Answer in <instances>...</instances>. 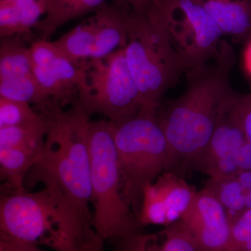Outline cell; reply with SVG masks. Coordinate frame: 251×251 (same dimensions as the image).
Listing matches in <instances>:
<instances>
[{
    "label": "cell",
    "instance_id": "1",
    "mask_svg": "<svg viewBox=\"0 0 251 251\" xmlns=\"http://www.w3.org/2000/svg\"><path fill=\"white\" fill-rule=\"evenodd\" d=\"M235 57L226 41L205 65L187 73L186 90L158 110V120L168 140L166 171L179 175L197 171L220 120L232 108L239 94L230 84Z\"/></svg>",
    "mask_w": 251,
    "mask_h": 251
},
{
    "label": "cell",
    "instance_id": "2",
    "mask_svg": "<svg viewBox=\"0 0 251 251\" xmlns=\"http://www.w3.org/2000/svg\"><path fill=\"white\" fill-rule=\"evenodd\" d=\"M36 192L1 195L0 233L54 251H103L104 241L52 181Z\"/></svg>",
    "mask_w": 251,
    "mask_h": 251
},
{
    "label": "cell",
    "instance_id": "3",
    "mask_svg": "<svg viewBox=\"0 0 251 251\" xmlns=\"http://www.w3.org/2000/svg\"><path fill=\"white\" fill-rule=\"evenodd\" d=\"M39 114L48 129L40 156L31 168L34 179L54 182L80 214L94 224L90 207V117L76 105L64 112L56 101Z\"/></svg>",
    "mask_w": 251,
    "mask_h": 251
},
{
    "label": "cell",
    "instance_id": "4",
    "mask_svg": "<svg viewBox=\"0 0 251 251\" xmlns=\"http://www.w3.org/2000/svg\"><path fill=\"white\" fill-rule=\"evenodd\" d=\"M128 29L125 58L141 94L143 111L158 112L165 94L187 68L152 6L128 14Z\"/></svg>",
    "mask_w": 251,
    "mask_h": 251
},
{
    "label": "cell",
    "instance_id": "5",
    "mask_svg": "<svg viewBox=\"0 0 251 251\" xmlns=\"http://www.w3.org/2000/svg\"><path fill=\"white\" fill-rule=\"evenodd\" d=\"M88 143L94 228L104 242L140 232L136 216L122 196L120 166L109 120L90 121Z\"/></svg>",
    "mask_w": 251,
    "mask_h": 251
},
{
    "label": "cell",
    "instance_id": "6",
    "mask_svg": "<svg viewBox=\"0 0 251 251\" xmlns=\"http://www.w3.org/2000/svg\"><path fill=\"white\" fill-rule=\"evenodd\" d=\"M157 113L142 111L125 121H110L122 194L130 208L137 207L142 201L144 187L154 182L169 163V146Z\"/></svg>",
    "mask_w": 251,
    "mask_h": 251
},
{
    "label": "cell",
    "instance_id": "7",
    "mask_svg": "<svg viewBox=\"0 0 251 251\" xmlns=\"http://www.w3.org/2000/svg\"><path fill=\"white\" fill-rule=\"evenodd\" d=\"M82 66L84 75L77 87L76 105L86 115L99 114L117 123L143 111V99L124 49L103 59L82 62Z\"/></svg>",
    "mask_w": 251,
    "mask_h": 251
},
{
    "label": "cell",
    "instance_id": "8",
    "mask_svg": "<svg viewBox=\"0 0 251 251\" xmlns=\"http://www.w3.org/2000/svg\"><path fill=\"white\" fill-rule=\"evenodd\" d=\"M152 6L188 72L215 58L222 32L198 0H158Z\"/></svg>",
    "mask_w": 251,
    "mask_h": 251
},
{
    "label": "cell",
    "instance_id": "9",
    "mask_svg": "<svg viewBox=\"0 0 251 251\" xmlns=\"http://www.w3.org/2000/svg\"><path fill=\"white\" fill-rule=\"evenodd\" d=\"M181 222L193 237L198 251H226L230 239L232 221L210 190L197 191Z\"/></svg>",
    "mask_w": 251,
    "mask_h": 251
},
{
    "label": "cell",
    "instance_id": "10",
    "mask_svg": "<svg viewBox=\"0 0 251 251\" xmlns=\"http://www.w3.org/2000/svg\"><path fill=\"white\" fill-rule=\"evenodd\" d=\"M32 74L46 93L55 101L65 100L77 90L83 77L82 64L67 57L53 42L41 39L29 48Z\"/></svg>",
    "mask_w": 251,
    "mask_h": 251
},
{
    "label": "cell",
    "instance_id": "11",
    "mask_svg": "<svg viewBox=\"0 0 251 251\" xmlns=\"http://www.w3.org/2000/svg\"><path fill=\"white\" fill-rule=\"evenodd\" d=\"M115 251H198L181 220L153 233L142 231L112 241Z\"/></svg>",
    "mask_w": 251,
    "mask_h": 251
},
{
    "label": "cell",
    "instance_id": "12",
    "mask_svg": "<svg viewBox=\"0 0 251 251\" xmlns=\"http://www.w3.org/2000/svg\"><path fill=\"white\" fill-rule=\"evenodd\" d=\"M128 16L105 4L95 11V44L90 59H103L125 49L128 39Z\"/></svg>",
    "mask_w": 251,
    "mask_h": 251
},
{
    "label": "cell",
    "instance_id": "13",
    "mask_svg": "<svg viewBox=\"0 0 251 251\" xmlns=\"http://www.w3.org/2000/svg\"><path fill=\"white\" fill-rule=\"evenodd\" d=\"M223 35L238 41L251 39V0H202L201 1Z\"/></svg>",
    "mask_w": 251,
    "mask_h": 251
},
{
    "label": "cell",
    "instance_id": "14",
    "mask_svg": "<svg viewBox=\"0 0 251 251\" xmlns=\"http://www.w3.org/2000/svg\"><path fill=\"white\" fill-rule=\"evenodd\" d=\"M229 110L218 124L200 161L197 171L207 175L220 160L237 151L247 141L244 132L229 113Z\"/></svg>",
    "mask_w": 251,
    "mask_h": 251
},
{
    "label": "cell",
    "instance_id": "15",
    "mask_svg": "<svg viewBox=\"0 0 251 251\" xmlns=\"http://www.w3.org/2000/svg\"><path fill=\"white\" fill-rule=\"evenodd\" d=\"M166 206L168 226L181 219L188 209L197 191L179 175L164 172L153 182Z\"/></svg>",
    "mask_w": 251,
    "mask_h": 251
},
{
    "label": "cell",
    "instance_id": "16",
    "mask_svg": "<svg viewBox=\"0 0 251 251\" xmlns=\"http://www.w3.org/2000/svg\"><path fill=\"white\" fill-rule=\"evenodd\" d=\"M42 150L23 148H0V173L9 192L23 191L26 175L34 166Z\"/></svg>",
    "mask_w": 251,
    "mask_h": 251
},
{
    "label": "cell",
    "instance_id": "17",
    "mask_svg": "<svg viewBox=\"0 0 251 251\" xmlns=\"http://www.w3.org/2000/svg\"><path fill=\"white\" fill-rule=\"evenodd\" d=\"M105 0H49L45 16L39 21V28L43 39L52 35L57 29L72 20L90 11H97Z\"/></svg>",
    "mask_w": 251,
    "mask_h": 251
},
{
    "label": "cell",
    "instance_id": "18",
    "mask_svg": "<svg viewBox=\"0 0 251 251\" xmlns=\"http://www.w3.org/2000/svg\"><path fill=\"white\" fill-rule=\"evenodd\" d=\"M96 25L93 17L64 34L54 45L77 64L92 58L95 44Z\"/></svg>",
    "mask_w": 251,
    "mask_h": 251
},
{
    "label": "cell",
    "instance_id": "19",
    "mask_svg": "<svg viewBox=\"0 0 251 251\" xmlns=\"http://www.w3.org/2000/svg\"><path fill=\"white\" fill-rule=\"evenodd\" d=\"M0 97L36 105L42 111L53 101L38 83L34 75L0 79Z\"/></svg>",
    "mask_w": 251,
    "mask_h": 251
},
{
    "label": "cell",
    "instance_id": "20",
    "mask_svg": "<svg viewBox=\"0 0 251 251\" xmlns=\"http://www.w3.org/2000/svg\"><path fill=\"white\" fill-rule=\"evenodd\" d=\"M47 129V124L43 117L39 121L27 125L0 128V148L42 150Z\"/></svg>",
    "mask_w": 251,
    "mask_h": 251
},
{
    "label": "cell",
    "instance_id": "21",
    "mask_svg": "<svg viewBox=\"0 0 251 251\" xmlns=\"http://www.w3.org/2000/svg\"><path fill=\"white\" fill-rule=\"evenodd\" d=\"M32 74L29 49L18 41L5 38L0 47V79Z\"/></svg>",
    "mask_w": 251,
    "mask_h": 251
},
{
    "label": "cell",
    "instance_id": "22",
    "mask_svg": "<svg viewBox=\"0 0 251 251\" xmlns=\"http://www.w3.org/2000/svg\"><path fill=\"white\" fill-rule=\"evenodd\" d=\"M204 187L210 190L228 213L232 222L247 210L246 189L234 176L224 179H211Z\"/></svg>",
    "mask_w": 251,
    "mask_h": 251
},
{
    "label": "cell",
    "instance_id": "23",
    "mask_svg": "<svg viewBox=\"0 0 251 251\" xmlns=\"http://www.w3.org/2000/svg\"><path fill=\"white\" fill-rule=\"evenodd\" d=\"M137 219L142 227L150 225L168 226L166 206L153 182L143 188L141 206Z\"/></svg>",
    "mask_w": 251,
    "mask_h": 251
},
{
    "label": "cell",
    "instance_id": "24",
    "mask_svg": "<svg viewBox=\"0 0 251 251\" xmlns=\"http://www.w3.org/2000/svg\"><path fill=\"white\" fill-rule=\"evenodd\" d=\"M41 117L30 104L0 97V128L27 125Z\"/></svg>",
    "mask_w": 251,
    "mask_h": 251
},
{
    "label": "cell",
    "instance_id": "25",
    "mask_svg": "<svg viewBox=\"0 0 251 251\" xmlns=\"http://www.w3.org/2000/svg\"><path fill=\"white\" fill-rule=\"evenodd\" d=\"M226 251H251V209L243 212L232 222Z\"/></svg>",
    "mask_w": 251,
    "mask_h": 251
},
{
    "label": "cell",
    "instance_id": "26",
    "mask_svg": "<svg viewBox=\"0 0 251 251\" xmlns=\"http://www.w3.org/2000/svg\"><path fill=\"white\" fill-rule=\"evenodd\" d=\"M20 31L19 11L14 0L0 1V36L11 37Z\"/></svg>",
    "mask_w": 251,
    "mask_h": 251
},
{
    "label": "cell",
    "instance_id": "27",
    "mask_svg": "<svg viewBox=\"0 0 251 251\" xmlns=\"http://www.w3.org/2000/svg\"><path fill=\"white\" fill-rule=\"evenodd\" d=\"M229 113L242 128L248 142L251 145V92L239 94Z\"/></svg>",
    "mask_w": 251,
    "mask_h": 251
},
{
    "label": "cell",
    "instance_id": "28",
    "mask_svg": "<svg viewBox=\"0 0 251 251\" xmlns=\"http://www.w3.org/2000/svg\"><path fill=\"white\" fill-rule=\"evenodd\" d=\"M49 3V0H36L18 9L21 34L30 32L31 28L37 25L41 16L46 14Z\"/></svg>",
    "mask_w": 251,
    "mask_h": 251
},
{
    "label": "cell",
    "instance_id": "29",
    "mask_svg": "<svg viewBox=\"0 0 251 251\" xmlns=\"http://www.w3.org/2000/svg\"><path fill=\"white\" fill-rule=\"evenodd\" d=\"M0 249L6 251H42L38 246L16 240L0 233Z\"/></svg>",
    "mask_w": 251,
    "mask_h": 251
},
{
    "label": "cell",
    "instance_id": "30",
    "mask_svg": "<svg viewBox=\"0 0 251 251\" xmlns=\"http://www.w3.org/2000/svg\"><path fill=\"white\" fill-rule=\"evenodd\" d=\"M237 160L239 171H251V145L248 140L238 150Z\"/></svg>",
    "mask_w": 251,
    "mask_h": 251
},
{
    "label": "cell",
    "instance_id": "31",
    "mask_svg": "<svg viewBox=\"0 0 251 251\" xmlns=\"http://www.w3.org/2000/svg\"><path fill=\"white\" fill-rule=\"evenodd\" d=\"M125 1L133 6L134 11H143L149 9L150 6L158 0H119Z\"/></svg>",
    "mask_w": 251,
    "mask_h": 251
},
{
    "label": "cell",
    "instance_id": "32",
    "mask_svg": "<svg viewBox=\"0 0 251 251\" xmlns=\"http://www.w3.org/2000/svg\"><path fill=\"white\" fill-rule=\"evenodd\" d=\"M244 64L246 71L251 77V39L247 42L244 53Z\"/></svg>",
    "mask_w": 251,
    "mask_h": 251
},
{
    "label": "cell",
    "instance_id": "33",
    "mask_svg": "<svg viewBox=\"0 0 251 251\" xmlns=\"http://www.w3.org/2000/svg\"><path fill=\"white\" fill-rule=\"evenodd\" d=\"M14 1L18 9H20V8H22L26 5L34 2L36 0H14Z\"/></svg>",
    "mask_w": 251,
    "mask_h": 251
},
{
    "label": "cell",
    "instance_id": "34",
    "mask_svg": "<svg viewBox=\"0 0 251 251\" xmlns=\"http://www.w3.org/2000/svg\"><path fill=\"white\" fill-rule=\"evenodd\" d=\"M246 207L251 209V189H246Z\"/></svg>",
    "mask_w": 251,
    "mask_h": 251
},
{
    "label": "cell",
    "instance_id": "35",
    "mask_svg": "<svg viewBox=\"0 0 251 251\" xmlns=\"http://www.w3.org/2000/svg\"><path fill=\"white\" fill-rule=\"evenodd\" d=\"M0 251H6L3 250V249H0Z\"/></svg>",
    "mask_w": 251,
    "mask_h": 251
},
{
    "label": "cell",
    "instance_id": "36",
    "mask_svg": "<svg viewBox=\"0 0 251 251\" xmlns=\"http://www.w3.org/2000/svg\"><path fill=\"white\" fill-rule=\"evenodd\" d=\"M198 1H201L202 0H198Z\"/></svg>",
    "mask_w": 251,
    "mask_h": 251
}]
</instances>
